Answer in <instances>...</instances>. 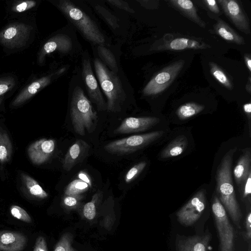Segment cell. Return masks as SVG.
<instances>
[{"label": "cell", "instance_id": "cell-1", "mask_svg": "<svg viewBox=\"0 0 251 251\" xmlns=\"http://www.w3.org/2000/svg\"><path fill=\"white\" fill-rule=\"evenodd\" d=\"M70 112L75 132L84 135L93 132L97 126L98 114L87 97L81 79L77 74L72 79L69 89Z\"/></svg>", "mask_w": 251, "mask_h": 251}, {"label": "cell", "instance_id": "cell-2", "mask_svg": "<svg viewBox=\"0 0 251 251\" xmlns=\"http://www.w3.org/2000/svg\"><path fill=\"white\" fill-rule=\"evenodd\" d=\"M93 65L96 77L106 98L107 110L120 111L129 92L127 82H124L120 72L111 71L97 56L93 60Z\"/></svg>", "mask_w": 251, "mask_h": 251}, {"label": "cell", "instance_id": "cell-3", "mask_svg": "<svg viewBox=\"0 0 251 251\" xmlns=\"http://www.w3.org/2000/svg\"><path fill=\"white\" fill-rule=\"evenodd\" d=\"M236 150V148L230 149L223 156L217 169L216 180L217 197L233 221L238 224L242 216L232 176L233 157Z\"/></svg>", "mask_w": 251, "mask_h": 251}, {"label": "cell", "instance_id": "cell-4", "mask_svg": "<svg viewBox=\"0 0 251 251\" xmlns=\"http://www.w3.org/2000/svg\"><path fill=\"white\" fill-rule=\"evenodd\" d=\"M56 5L85 39L94 45L107 43L96 21L83 8L70 0H59Z\"/></svg>", "mask_w": 251, "mask_h": 251}, {"label": "cell", "instance_id": "cell-5", "mask_svg": "<svg viewBox=\"0 0 251 251\" xmlns=\"http://www.w3.org/2000/svg\"><path fill=\"white\" fill-rule=\"evenodd\" d=\"M80 75L85 93L90 101L96 105L99 111L107 110L106 101L93 70L91 58L87 51L81 55Z\"/></svg>", "mask_w": 251, "mask_h": 251}, {"label": "cell", "instance_id": "cell-6", "mask_svg": "<svg viewBox=\"0 0 251 251\" xmlns=\"http://www.w3.org/2000/svg\"><path fill=\"white\" fill-rule=\"evenodd\" d=\"M164 133L163 130H158L130 136L108 143L104 146V149L109 153L118 155L131 153L157 140Z\"/></svg>", "mask_w": 251, "mask_h": 251}, {"label": "cell", "instance_id": "cell-7", "mask_svg": "<svg viewBox=\"0 0 251 251\" xmlns=\"http://www.w3.org/2000/svg\"><path fill=\"white\" fill-rule=\"evenodd\" d=\"M218 230L221 251H233L234 232L226 212L219 200L214 196L211 205Z\"/></svg>", "mask_w": 251, "mask_h": 251}, {"label": "cell", "instance_id": "cell-8", "mask_svg": "<svg viewBox=\"0 0 251 251\" xmlns=\"http://www.w3.org/2000/svg\"><path fill=\"white\" fill-rule=\"evenodd\" d=\"M184 61L179 60L164 68L148 83L143 90L146 96L159 94L166 89L181 71Z\"/></svg>", "mask_w": 251, "mask_h": 251}, {"label": "cell", "instance_id": "cell-9", "mask_svg": "<svg viewBox=\"0 0 251 251\" xmlns=\"http://www.w3.org/2000/svg\"><path fill=\"white\" fill-rule=\"evenodd\" d=\"M32 27L23 23L8 25L0 32V43L9 49L24 47L29 39Z\"/></svg>", "mask_w": 251, "mask_h": 251}, {"label": "cell", "instance_id": "cell-10", "mask_svg": "<svg viewBox=\"0 0 251 251\" xmlns=\"http://www.w3.org/2000/svg\"><path fill=\"white\" fill-rule=\"evenodd\" d=\"M205 190L198 191L176 213L177 220L184 226H191L201 217L206 206Z\"/></svg>", "mask_w": 251, "mask_h": 251}, {"label": "cell", "instance_id": "cell-11", "mask_svg": "<svg viewBox=\"0 0 251 251\" xmlns=\"http://www.w3.org/2000/svg\"><path fill=\"white\" fill-rule=\"evenodd\" d=\"M76 40L65 32L58 33L49 39L41 49L38 55L39 64L44 63L47 55L54 52L68 54L75 49Z\"/></svg>", "mask_w": 251, "mask_h": 251}, {"label": "cell", "instance_id": "cell-12", "mask_svg": "<svg viewBox=\"0 0 251 251\" xmlns=\"http://www.w3.org/2000/svg\"><path fill=\"white\" fill-rule=\"evenodd\" d=\"M226 17L241 31L250 33L249 22L240 4L235 0H218Z\"/></svg>", "mask_w": 251, "mask_h": 251}, {"label": "cell", "instance_id": "cell-13", "mask_svg": "<svg viewBox=\"0 0 251 251\" xmlns=\"http://www.w3.org/2000/svg\"><path fill=\"white\" fill-rule=\"evenodd\" d=\"M159 121L160 119L155 117L126 118L114 130V133L126 134L144 131L154 126Z\"/></svg>", "mask_w": 251, "mask_h": 251}, {"label": "cell", "instance_id": "cell-14", "mask_svg": "<svg viewBox=\"0 0 251 251\" xmlns=\"http://www.w3.org/2000/svg\"><path fill=\"white\" fill-rule=\"evenodd\" d=\"M54 149L55 142L53 140L41 139L34 142L28 147L27 153L33 164L41 165L50 157Z\"/></svg>", "mask_w": 251, "mask_h": 251}, {"label": "cell", "instance_id": "cell-15", "mask_svg": "<svg viewBox=\"0 0 251 251\" xmlns=\"http://www.w3.org/2000/svg\"><path fill=\"white\" fill-rule=\"evenodd\" d=\"M60 71L55 74L41 77L29 83L15 97L12 102L14 107L20 106L31 99L37 93L50 84L55 75H60Z\"/></svg>", "mask_w": 251, "mask_h": 251}, {"label": "cell", "instance_id": "cell-16", "mask_svg": "<svg viewBox=\"0 0 251 251\" xmlns=\"http://www.w3.org/2000/svg\"><path fill=\"white\" fill-rule=\"evenodd\" d=\"M90 148V145L84 140H76L70 147L64 156L62 164L63 169L70 171L87 155Z\"/></svg>", "mask_w": 251, "mask_h": 251}, {"label": "cell", "instance_id": "cell-17", "mask_svg": "<svg viewBox=\"0 0 251 251\" xmlns=\"http://www.w3.org/2000/svg\"><path fill=\"white\" fill-rule=\"evenodd\" d=\"M27 242L26 236L18 231H0V251H22Z\"/></svg>", "mask_w": 251, "mask_h": 251}, {"label": "cell", "instance_id": "cell-18", "mask_svg": "<svg viewBox=\"0 0 251 251\" xmlns=\"http://www.w3.org/2000/svg\"><path fill=\"white\" fill-rule=\"evenodd\" d=\"M211 236L207 233L202 236H194L180 239L178 251H207Z\"/></svg>", "mask_w": 251, "mask_h": 251}, {"label": "cell", "instance_id": "cell-19", "mask_svg": "<svg viewBox=\"0 0 251 251\" xmlns=\"http://www.w3.org/2000/svg\"><path fill=\"white\" fill-rule=\"evenodd\" d=\"M251 153L248 149L239 158L233 170V175L238 187H241L251 173Z\"/></svg>", "mask_w": 251, "mask_h": 251}, {"label": "cell", "instance_id": "cell-20", "mask_svg": "<svg viewBox=\"0 0 251 251\" xmlns=\"http://www.w3.org/2000/svg\"><path fill=\"white\" fill-rule=\"evenodd\" d=\"M214 29L216 34L226 41L238 45L245 44L244 38L221 19L214 25Z\"/></svg>", "mask_w": 251, "mask_h": 251}, {"label": "cell", "instance_id": "cell-21", "mask_svg": "<svg viewBox=\"0 0 251 251\" xmlns=\"http://www.w3.org/2000/svg\"><path fill=\"white\" fill-rule=\"evenodd\" d=\"M188 140L185 136H178L162 151L160 156L162 159H166L178 156L186 150Z\"/></svg>", "mask_w": 251, "mask_h": 251}, {"label": "cell", "instance_id": "cell-22", "mask_svg": "<svg viewBox=\"0 0 251 251\" xmlns=\"http://www.w3.org/2000/svg\"><path fill=\"white\" fill-rule=\"evenodd\" d=\"M170 2L189 19L202 28L205 27V24L198 15L192 1L190 0H171Z\"/></svg>", "mask_w": 251, "mask_h": 251}, {"label": "cell", "instance_id": "cell-23", "mask_svg": "<svg viewBox=\"0 0 251 251\" xmlns=\"http://www.w3.org/2000/svg\"><path fill=\"white\" fill-rule=\"evenodd\" d=\"M208 47L210 48V46L208 45L201 43L196 40L185 38H180L171 41L169 43L166 45L165 49L179 50L189 49H203L208 48Z\"/></svg>", "mask_w": 251, "mask_h": 251}, {"label": "cell", "instance_id": "cell-24", "mask_svg": "<svg viewBox=\"0 0 251 251\" xmlns=\"http://www.w3.org/2000/svg\"><path fill=\"white\" fill-rule=\"evenodd\" d=\"M21 179L30 194L39 199H45L48 194L34 178L25 173L21 175Z\"/></svg>", "mask_w": 251, "mask_h": 251}, {"label": "cell", "instance_id": "cell-25", "mask_svg": "<svg viewBox=\"0 0 251 251\" xmlns=\"http://www.w3.org/2000/svg\"><path fill=\"white\" fill-rule=\"evenodd\" d=\"M205 106L194 102H187L180 105L176 110V114L181 120L188 119L201 112Z\"/></svg>", "mask_w": 251, "mask_h": 251}, {"label": "cell", "instance_id": "cell-26", "mask_svg": "<svg viewBox=\"0 0 251 251\" xmlns=\"http://www.w3.org/2000/svg\"><path fill=\"white\" fill-rule=\"evenodd\" d=\"M95 45L98 47L97 53L100 56V58H98L113 72L117 73L120 72V68L112 51L104 45Z\"/></svg>", "mask_w": 251, "mask_h": 251}, {"label": "cell", "instance_id": "cell-27", "mask_svg": "<svg viewBox=\"0 0 251 251\" xmlns=\"http://www.w3.org/2000/svg\"><path fill=\"white\" fill-rule=\"evenodd\" d=\"M12 154L11 142L7 134L0 130V163L8 162Z\"/></svg>", "mask_w": 251, "mask_h": 251}, {"label": "cell", "instance_id": "cell-28", "mask_svg": "<svg viewBox=\"0 0 251 251\" xmlns=\"http://www.w3.org/2000/svg\"><path fill=\"white\" fill-rule=\"evenodd\" d=\"M209 66L210 72L215 78L227 89L232 90L233 83L224 70L213 62H210Z\"/></svg>", "mask_w": 251, "mask_h": 251}, {"label": "cell", "instance_id": "cell-29", "mask_svg": "<svg viewBox=\"0 0 251 251\" xmlns=\"http://www.w3.org/2000/svg\"><path fill=\"white\" fill-rule=\"evenodd\" d=\"M90 186L86 182L79 179L71 181L66 187L65 195H80L88 190Z\"/></svg>", "mask_w": 251, "mask_h": 251}, {"label": "cell", "instance_id": "cell-30", "mask_svg": "<svg viewBox=\"0 0 251 251\" xmlns=\"http://www.w3.org/2000/svg\"><path fill=\"white\" fill-rule=\"evenodd\" d=\"M102 195V192L98 191L93 197L92 201L86 203L83 207V214L88 220H93L96 214V201L99 197Z\"/></svg>", "mask_w": 251, "mask_h": 251}, {"label": "cell", "instance_id": "cell-31", "mask_svg": "<svg viewBox=\"0 0 251 251\" xmlns=\"http://www.w3.org/2000/svg\"><path fill=\"white\" fill-rule=\"evenodd\" d=\"M17 84L14 77L7 75L0 77V97H3L11 91Z\"/></svg>", "mask_w": 251, "mask_h": 251}, {"label": "cell", "instance_id": "cell-32", "mask_svg": "<svg viewBox=\"0 0 251 251\" xmlns=\"http://www.w3.org/2000/svg\"><path fill=\"white\" fill-rule=\"evenodd\" d=\"M10 212L11 215L23 222L31 223L32 222L31 218L27 212L21 207L13 205L10 208Z\"/></svg>", "mask_w": 251, "mask_h": 251}, {"label": "cell", "instance_id": "cell-33", "mask_svg": "<svg viewBox=\"0 0 251 251\" xmlns=\"http://www.w3.org/2000/svg\"><path fill=\"white\" fill-rule=\"evenodd\" d=\"M147 163L145 161L139 162L134 165L126 175V183H128L133 181L143 171Z\"/></svg>", "mask_w": 251, "mask_h": 251}, {"label": "cell", "instance_id": "cell-34", "mask_svg": "<svg viewBox=\"0 0 251 251\" xmlns=\"http://www.w3.org/2000/svg\"><path fill=\"white\" fill-rule=\"evenodd\" d=\"M54 251H75L71 246L70 236H63L56 244Z\"/></svg>", "mask_w": 251, "mask_h": 251}, {"label": "cell", "instance_id": "cell-35", "mask_svg": "<svg viewBox=\"0 0 251 251\" xmlns=\"http://www.w3.org/2000/svg\"><path fill=\"white\" fill-rule=\"evenodd\" d=\"M36 3L34 0L21 1L13 6L12 10L17 13L23 12L35 7Z\"/></svg>", "mask_w": 251, "mask_h": 251}, {"label": "cell", "instance_id": "cell-36", "mask_svg": "<svg viewBox=\"0 0 251 251\" xmlns=\"http://www.w3.org/2000/svg\"><path fill=\"white\" fill-rule=\"evenodd\" d=\"M81 194L75 195H65L63 200L64 204L68 207L76 206L82 198Z\"/></svg>", "mask_w": 251, "mask_h": 251}, {"label": "cell", "instance_id": "cell-37", "mask_svg": "<svg viewBox=\"0 0 251 251\" xmlns=\"http://www.w3.org/2000/svg\"><path fill=\"white\" fill-rule=\"evenodd\" d=\"M242 186L243 198L248 199L250 198L251 193V173L249 174Z\"/></svg>", "mask_w": 251, "mask_h": 251}, {"label": "cell", "instance_id": "cell-38", "mask_svg": "<svg viewBox=\"0 0 251 251\" xmlns=\"http://www.w3.org/2000/svg\"><path fill=\"white\" fill-rule=\"evenodd\" d=\"M33 251H48L46 240L43 236H39L36 240Z\"/></svg>", "mask_w": 251, "mask_h": 251}, {"label": "cell", "instance_id": "cell-39", "mask_svg": "<svg viewBox=\"0 0 251 251\" xmlns=\"http://www.w3.org/2000/svg\"><path fill=\"white\" fill-rule=\"evenodd\" d=\"M203 2L212 12L215 14H219L220 13V9L216 0H205Z\"/></svg>", "mask_w": 251, "mask_h": 251}, {"label": "cell", "instance_id": "cell-40", "mask_svg": "<svg viewBox=\"0 0 251 251\" xmlns=\"http://www.w3.org/2000/svg\"><path fill=\"white\" fill-rule=\"evenodd\" d=\"M79 179L87 183L90 187H92V180L89 175L84 171H80L78 174Z\"/></svg>", "mask_w": 251, "mask_h": 251}, {"label": "cell", "instance_id": "cell-41", "mask_svg": "<svg viewBox=\"0 0 251 251\" xmlns=\"http://www.w3.org/2000/svg\"><path fill=\"white\" fill-rule=\"evenodd\" d=\"M243 110L246 113L247 117L249 120V130H250V134L251 135V102H249L245 104L243 106Z\"/></svg>", "mask_w": 251, "mask_h": 251}, {"label": "cell", "instance_id": "cell-42", "mask_svg": "<svg viewBox=\"0 0 251 251\" xmlns=\"http://www.w3.org/2000/svg\"><path fill=\"white\" fill-rule=\"evenodd\" d=\"M246 228L247 230V236L250 239L251 236V213L249 212L246 220Z\"/></svg>", "mask_w": 251, "mask_h": 251}, {"label": "cell", "instance_id": "cell-43", "mask_svg": "<svg viewBox=\"0 0 251 251\" xmlns=\"http://www.w3.org/2000/svg\"><path fill=\"white\" fill-rule=\"evenodd\" d=\"M245 63L249 70L251 71V58L250 55H245L244 56Z\"/></svg>", "mask_w": 251, "mask_h": 251}, {"label": "cell", "instance_id": "cell-44", "mask_svg": "<svg viewBox=\"0 0 251 251\" xmlns=\"http://www.w3.org/2000/svg\"><path fill=\"white\" fill-rule=\"evenodd\" d=\"M4 96L3 97H0V105H1V103L2 102L3 100H4Z\"/></svg>", "mask_w": 251, "mask_h": 251}]
</instances>
